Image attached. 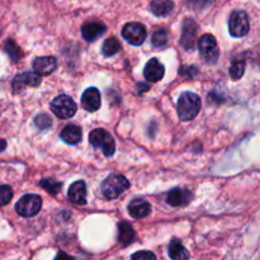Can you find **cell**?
Wrapping results in <instances>:
<instances>
[{"label": "cell", "mask_w": 260, "mask_h": 260, "mask_svg": "<svg viewBox=\"0 0 260 260\" xmlns=\"http://www.w3.org/2000/svg\"><path fill=\"white\" fill-rule=\"evenodd\" d=\"M132 259H146V260H151V259H156L155 254H152L151 251H139V253H135L132 255Z\"/></svg>", "instance_id": "f546056e"}, {"label": "cell", "mask_w": 260, "mask_h": 260, "mask_svg": "<svg viewBox=\"0 0 260 260\" xmlns=\"http://www.w3.org/2000/svg\"><path fill=\"white\" fill-rule=\"evenodd\" d=\"M106 30L107 28L104 24L98 22H91L83 25V28H81V35H83V38L86 42H94L101 36H103L106 33Z\"/></svg>", "instance_id": "9a60e30c"}, {"label": "cell", "mask_w": 260, "mask_h": 260, "mask_svg": "<svg viewBox=\"0 0 260 260\" xmlns=\"http://www.w3.org/2000/svg\"><path fill=\"white\" fill-rule=\"evenodd\" d=\"M68 197L70 202L75 205H85L86 203V185L83 180L74 182L70 185L68 192Z\"/></svg>", "instance_id": "2e32d148"}, {"label": "cell", "mask_w": 260, "mask_h": 260, "mask_svg": "<svg viewBox=\"0 0 260 260\" xmlns=\"http://www.w3.org/2000/svg\"><path fill=\"white\" fill-rule=\"evenodd\" d=\"M128 212L134 218H145L151 213V205L141 198H136L128 205Z\"/></svg>", "instance_id": "e0dca14e"}, {"label": "cell", "mask_w": 260, "mask_h": 260, "mask_svg": "<svg viewBox=\"0 0 260 260\" xmlns=\"http://www.w3.org/2000/svg\"><path fill=\"white\" fill-rule=\"evenodd\" d=\"M5 147H7V141H5V140L0 139V152L4 151Z\"/></svg>", "instance_id": "4dcf8cb0"}, {"label": "cell", "mask_w": 260, "mask_h": 260, "mask_svg": "<svg viewBox=\"0 0 260 260\" xmlns=\"http://www.w3.org/2000/svg\"><path fill=\"white\" fill-rule=\"evenodd\" d=\"M51 111L56 117L61 119H69L71 117L75 116L76 111H78V106L73 98L69 95H58L51 102Z\"/></svg>", "instance_id": "277c9868"}, {"label": "cell", "mask_w": 260, "mask_h": 260, "mask_svg": "<svg viewBox=\"0 0 260 260\" xmlns=\"http://www.w3.org/2000/svg\"><path fill=\"white\" fill-rule=\"evenodd\" d=\"M245 66H246V62L244 60L234 61L230 69L231 78H233L234 80H239V79L244 75V73H245Z\"/></svg>", "instance_id": "484cf974"}, {"label": "cell", "mask_w": 260, "mask_h": 260, "mask_svg": "<svg viewBox=\"0 0 260 260\" xmlns=\"http://www.w3.org/2000/svg\"><path fill=\"white\" fill-rule=\"evenodd\" d=\"M250 25H249V18L248 14L243 10H235L233 14L230 15L229 19V30L233 37L240 38L244 37L249 33Z\"/></svg>", "instance_id": "52a82bcc"}, {"label": "cell", "mask_w": 260, "mask_h": 260, "mask_svg": "<svg viewBox=\"0 0 260 260\" xmlns=\"http://www.w3.org/2000/svg\"><path fill=\"white\" fill-rule=\"evenodd\" d=\"M169 256L175 260L188 259L189 258V253H188L187 249L183 246V244L180 241L174 239V240H172V243L169 245Z\"/></svg>", "instance_id": "44dd1931"}, {"label": "cell", "mask_w": 260, "mask_h": 260, "mask_svg": "<svg viewBox=\"0 0 260 260\" xmlns=\"http://www.w3.org/2000/svg\"><path fill=\"white\" fill-rule=\"evenodd\" d=\"M129 182L121 174H112L102 183V193L107 200H116L126 189H128Z\"/></svg>", "instance_id": "7a4b0ae2"}, {"label": "cell", "mask_w": 260, "mask_h": 260, "mask_svg": "<svg viewBox=\"0 0 260 260\" xmlns=\"http://www.w3.org/2000/svg\"><path fill=\"white\" fill-rule=\"evenodd\" d=\"M32 65L36 73H38L40 75H48L56 70L57 61L52 56H42V57L35 58Z\"/></svg>", "instance_id": "5bb4252c"}, {"label": "cell", "mask_w": 260, "mask_h": 260, "mask_svg": "<svg viewBox=\"0 0 260 260\" xmlns=\"http://www.w3.org/2000/svg\"><path fill=\"white\" fill-rule=\"evenodd\" d=\"M121 47L122 46H121V43H119V41L117 40V38L111 37V38H108V40L104 41L102 51H103L104 56H113V55H116L117 52H119Z\"/></svg>", "instance_id": "7402d4cb"}, {"label": "cell", "mask_w": 260, "mask_h": 260, "mask_svg": "<svg viewBox=\"0 0 260 260\" xmlns=\"http://www.w3.org/2000/svg\"><path fill=\"white\" fill-rule=\"evenodd\" d=\"M42 207V198L37 194H25L15 205V211L22 217H33Z\"/></svg>", "instance_id": "5b68a950"}, {"label": "cell", "mask_w": 260, "mask_h": 260, "mask_svg": "<svg viewBox=\"0 0 260 260\" xmlns=\"http://www.w3.org/2000/svg\"><path fill=\"white\" fill-rule=\"evenodd\" d=\"M35 124L40 129H47L50 128L51 124H52V119H51V117L48 116V114L41 113L38 114V116H36Z\"/></svg>", "instance_id": "83f0119b"}, {"label": "cell", "mask_w": 260, "mask_h": 260, "mask_svg": "<svg viewBox=\"0 0 260 260\" xmlns=\"http://www.w3.org/2000/svg\"><path fill=\"white\" fill-rule=\"evenodd\" d=\"M135 238H136V233H135L134 228L127 222H121L118 225V241L123 246L129 245L134 243Z\"/></svg>", "instance_id": "ffe728a7"}, {"label": "cell", "mask_w": 260, "mask_h": 260, "mask_svg": "<svg viewBox=\"0 0 260 260\" xmlns=\"http://www.w3.org/2000/svg\"><path fill=\"white\" fill-rule=\"evenodd\" d=\"M168 41H169V35H168V30L164 29V28H159L152 35V45H154V47L164 48L168 45Z\"/></svg>", "instance_id": "603a6c76"}, {"label": "cell", "mask_w": 260, "mask_h": 260, "mask_svg": "<svg viewBox=\"0 0 260 260\" xmlns=\"http://www.w3.org/2000/svg\"><path fill=\"white\" fill-rule=\"evenodd\" d=\"M13 198V189L9 185H0V207L8 205Z\"/></svg>", "instance_id": "f1b7e54d"}, {"label": "cell", "mask_w": 260, "mask_h": 260, "mask_svg": "<svg viewBox=\"0 0 260 260\" xmlns=\"http://www.w3.org/2000/svg\"><path fill=\"white\" fill-rule=\"evenodd\" d=\"M193 193L183 188H175L168 193L167 202L173 207H184L192 201Z\"/></svg>", "instance_id": "8fae6325"}, {"label": "cell", "mask_w": 260, "mask_h": 260, "mask_svg": "<svg viewBox=\"0 0 260 260\" xmlns=\"http://www.w3.org/2000/svg\"><path fill=\"white\" fill-rule=\"evenodd\" d=\"M40 185L42 188H45L50 194H53V196L57 194V193L61 190V187H62V184H61L60 182L52 179V178H46V179L41 180Z\"/></svg>", "instance_id": "d4e9b609"}, {"label": "cell", "mask_w": 260, "mask_h": 260, "mask_svg": "<svg viewBox=\"0 0 260 260\" xmlns=\"http://www.w3.org/2000/svg\"><path fill=\"white\" fill-rule=\"evenodd\" d=\"M101 91L96 88H88L81 96L83 108L88 112H95L101 108Z\"/></svg>", "instance_id": "4fadbf2b"}, {"label": "cell", "mask_w": 260, "mask_h": 260, "mask_svg": "<svg viewBox=\"0 0 260 260\" xmlns=\"http://www.w3.org/2000/svg\"><path fill=\"white\" fill-rule=\"evenodd\" d=\"M215 3V0H188V7L196 12H202Z\"/></svg>", "instance_id": "4316f807"}, {"label": "cell", "mask_w": 260, "mask_h": 260, "mask_svg": "<svg viewBox=\"0 0 260 260\" xmlns=\"http://www.w3.org/2000/svg\"><path fill=\"white\" fill-rule=\"evenodd\" d=\"M173 8H174L173 0H151L150 3L151 13L156 17H167L172 13Z\"/></svg>", "instance_id": "d6986e66"}, {"label": "cell", "mask_w": 260, "mask_h": 260, "mask_svg": "<svg viewBox=\"0 0 260 260\" xmlns=\"http://www.w3.org/2000/svg\"><path fill=\"white\" fill-rule=\"evenodd\" d=\"M61 139L69 145H76L81 141V136H83V132L81 128L76 124H68V126L63 127V129L61 131Z\"/></svg>", "instance_id": "ac0fdd59"}, {"label": "cell", "mask_w": 260, "mask_h": 260, "mask_svg": "<svg viewBox=\"0 0 260 260\" xmlns=\"http://www.w3.org/2000/svg\"><path fill=\"white\" fill-rule=\"evenodd\" d=\"M89 142L91 146L101 149L104 156H112L116 151V142L112 135L103 128H95L89 135Z\"/></svg>", "instance_id": "3957f363"}, {"label": "cell", "mask_w": 260, "mask_h": 260, "mask_svg": "<svg viewBox=\"0 0 260 260\" xmlns=\"http://www.w3.org/2000/svg\"><path fill=\"white\" fill-rule=\"evenodd\" d=\"M198 25L194 20L185 19L183 23V32L182 38H180V45L187 51L193 50L196 46V40H197Z\"/></svg>", "instance_id": "30bf717a"}, {"label": "cell", "mask_w": 260, "mask_h": 260, "mask_svg": "<svg viewBox=\"0 0 260 260\" xmlns=\"http://www.w3.org/2000/svg\"><path fill=\"white\" fill-rule=\"evenodd\" d=\"M41 81H42V78H41V75L38 73H29V71H27V73L17 74L12 81L13 91L14 93H19L25 86H32V88H35V86L40 85Z\"/></svg>", "instance_id": "9c48e42d"}, {"label": "cell", "mask_w": 260, "mask_h": 260, "mask_svg": "<svg viewBox=\"0 0 260 260\" xmlns=\"http://www.w3.org/2000/svg\"><path fill=\"white\" fill-rule=\"evenodd\" d=\"M165 68L157 58H151L149 62L145 65L144 69V76L146 78L147 81L151 83H157L164 78Z\"/></svg>", "instance_id": "7c38bea8"}, {"label": "cell", "mask_w": 260, "mask_h": 260, "mask_svg": "<svg viewBox=\"0 0 260 260\" xmlns=\"http://www.w3.org/2000/svg\"><path fill=\"white\" fill-rule=\"evenodd\" d=\"M4 51L8 53V55H9V57L12 58L13 61L20 60V57L23 56V52L20 51V48L18 47L17 43H15L14 41H12V40L5 41Z\"/></svg>", "instance_id": "cb8c5ba5"}, {"label": "cell", "mask_w": 260, "mask_h": 260, "mask_svg": "<svg viewBox=\"0 0 260 260\" xmlns=\"http://www.w3.org/2000/svg\"><path fill=\"white\" fill-rule=\"evenodd\" d=\"M198 47H200V53L202 56L203 60L208 63H213L218 60L220 56V50H218V45L216 38L210 33H206L200 38L198 42Z\"/></svg>", "instance_id": "8992f818"}, {"label": "cell", "mask_w": 260, "mask_h": 260, "mask_svg": "<svg viewBox=\"0 0 260 260\" xmlns=\"http://www.w3.org/2000/svg\"><path fill=\"white\" fill-rule=\"evenodd\" d=\"M201 111V98L192 91H184L178 101V116L180 121H192Z\"/></svg>", "instance_id": "6da1fadb"}, {"label": "cell", "mask_w": 260, "mask_h": 260, "mask_svg": "<svg viewBox=\"0 0 260 260\" xmlns=\"http://www.w3.org/2000/svg\"><path fill=\"white\" fill-rule=\"evenodd\" d=\"M122 36L128 43L134 46H140L144 43L147 37V30L144 24L137 22L127 23L122 29Z\"/></svg>", "instance_id": "ba28073f"}]
</instances>
